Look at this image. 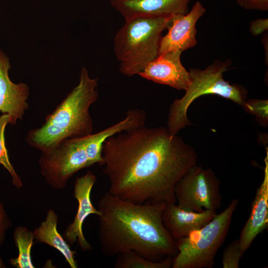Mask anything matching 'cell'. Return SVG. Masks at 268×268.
<instances>
[{
    "instance_id": "17",
    "label": "cell",
    "mask_w": 268,
    "mask_h": 268,
    "mask_svg": "<svg viewBox=\"0 0 268 268\" xmlns=\"http://www.w3.org/2000/svg\"><path fill=\"white\" fill-rule=\"evenodd\" d=\"M13 238L18 253L16 258L10 259L11 264L17 268H34L31 256L34 239L33 231L25 226H17L13 232Z\"/></svg>"
},
{
    "instance_id": "21",
    "label": "cell",
    "mask_w": 268,
    "mask_h": 268,
    "mask_svg": "<svg viewBox=\"0 0 268 268\" xmlns=\"http://www.w3.org/2000/svg\"><path fill=\"white\" fill-rule=\"evenodd\" d=\"M246 111L255 115L264 125L268 123V101L252 99L245 101L242 105Z\"/></svg>"
},
{
    "instance_id": "16",
    "label": "cell",
    "mask_w": 268,
    "mask_h": 268,
    "mask_svg": "<svg viewBox=\"0 0 268 268\" xmlns=\"http://www.w3.org/2000/svg\"><path fill=\"white\" fill-rule=\"evenodd\" d=\"M58 219L54 210H49L46 219L33 231L34 239L38 242L45 243L55 248L63 255L70 268H77L75 252L70 249V245L57 230Z\"/></svg>"
},
{
    "instance_id": "5",
    "label": "cell",
    "mask_w": 268,
    "mask_h": 268,
    "mask_svg": "<svg viewBox=\"0 0 268 268\" xmlns=\"http://www.w3.org/2000/svg\"><path fill=\"white\" fill-rule=\"evenodd\" d=\"M170 16L125 20L114 38V51L122 74H138L159 56L162 33L167 28Z\"/></svg>"
},
{
    "instance_id": "13",
    "label": "cell",
    "mask_w": 268,
    "mask_h": 268,
    "mask_svg": "<svg viewBox=\"0 0 268 268\" xmlns=\"http://www.w3.org/2000/svg\"><path fill=\"white\" fill-rule=\"evenodd\" d=\"M191 0H110L125 20L143 16H170L186 14Z\"/></svg>"
},
{
    "instance_id": "7",
    "label": "cell",
    "mask_w": 268,
    "mask_h": 268,
    "mask_svg": "<svg viewBox=\"0 0 268 268\" xmlns=\"http://www.w3.org/2000/svg\"><path fill=\"white\" fill-rule=\"evenodd\" d=\"M238 204L237 199H233L222 212L216 214L204 226L176 240L178 252L173 258L172 268H212Z\"/></svg>"
},
{
    "instance_id": "11",
    "label": "cell",
    "mask_w": 268,
    "mask_h": 268,
    "mask_svg": "<svg viewBox=\"0 0 268 268\" xmlns=\"http://www.w3.org/2000/svg\"><path fill=\"white\" fill-rule=\"evenodd\" d=\"M182 52L173 50L158 56L138 75L155 83L167 85L178 90H186L191 81L189 71L181 61Z\"/></svg>"
},
{
    "instance_id": "10",
    "label": "cell",
    "mask_w": 268,
    "mask_h": 268,
    "mask_svg": "<svg viewBox=\"0 0 268 268\" xmlns=\"http://www.w3.org/2000/svg\"><path fill=\"white\" fill-rule=\"evenodd\" d=\"M96 180V176L91 171H87L84 175L76 178L73 196L78 203L77 210L73 221L67 227L63 236L69 245L78 242L83 251L92 249L91 245L83 235L84 221L89 215L93 214L99 216L100 214L91 200V190Z\"/></svg>"
},
{
    "instance_id": "9",
    "label": "cell",
    "mask_w": 268,
    "mask_h": 268,
    "mask_svg": "<svg viewBox=\"0 0 268 268\" xmlns=\"http://www.w3.org/2000/svg\"><path fill=\"white\" fill-rule=\"evenodd\" d=\"M205 11L202 4L197 1L187 13L171 15L167 26V33L161 41L159 56L173 50L183 52L195 46L196 23Z\"/></svg>"
},
{
    "instance_id": "3",
    "label": "cell",
    "mask_w": 268,
    "mask_h": 268,
    "mask_svg": "<svg viewBox=\"0 0 268 268\" xmlns=\"http://www.w3.org/2000/svg\"><path fill=\"white\" fill-rule=\"evenodd\" d=\"M97 85L98 78H91L82 67L78 84L46 117L41 127L29 131L26 142L44 152L64 140L92 134L93 121L89 108L98 99Z\"/></svg>"
},
{
    "instance_id": "20",
    "label": "cell",
    "mask_w": 268,
    "mask_h": 268,
    "mask_svg": "<svg viewBox=\"0 0 268 268\" xmlns=\"http://www.w3.org/2000/svg\"><path fill=\"white\" fill-rule=\"evenodd\" d=\"M244 253L239 240L233 241L224 250L222 260L223 268H238L240 260Z\"/></svg>"
},
{
    "instance_id": "2",
    "label": "cell",
    "mask_w": 268,
    "mask_h": 268,
    "mask_svg": "<svg viewBox=\"0 0 268 268\" xmlns=\"http://www.w3.org/2000/svg\"><path fill=\"white\" fill-rule=\"evenodd\" d=\"M165 203L139 204L106 192L98 202V234L102 253L116 256L133 251L148 260L174 257L178 250L162 220Z\"/></svg>"
},
{
    "instance_id": "6",
    "label": "cell",
    "mask_w": 268,
    "mask_h": 268,
    "mask_svg": "<svg viewBox=\"0 0 268 268\" xmlns=\"http://www.w3.org/2000/svg\"><path fill=\"white\" fill-rule=\"evenodd\" d=\"M230 65V61L216 60L204 69H189L191 84L185 95L174 100L169 109L167 129L171 134H177L181 129L190 124L187 116L188 109L193 101L202 95H217L238 104H244L246 90L223 79V73Z\"/></svg>"
},
{
    "instance_id": "1",
    "label": "cell",
    "mask_w": 268,
    "mask_h": 268,
    "mask_svg": "<svg viewBox=\"0 0 268 268\" xmlns=\"http://www.w3.org/2000/svg\"><path fill=\"white\" fill-rule=\"evenodd\" d=\"M102 169L108 192L134 203H176L178 181L196 164L194 149L165 127L143 126L109 137Z\"/></svg>"
},
{
    "instance_id": "24",
    "label": "cell",
    "mask_w": 268,
    "mask_h": 268,
    "mask_svg": "<svg viewBox=\"0 0 268 268\" xmlns=\"http://www.w3.org/2000/svg\"><path fill=\"white\" fill-rule=\"evenodd\" d=\"M268 28V18L259 19L251 22L250 31L254 36H258L267 30Z\"/></svg>"
},
{
    "instance_id": "15",
    "label": "cell",
    "mask_w": 268,
    "mask_h": 268,
    "mask_svg": "<svg viewBox=\"0 0 268 268\" xmlns=\"http://www.w3.org/2000/svg\"><path fill=\"white\" fill-rule=\"evenodd\" d=\"M216 211L204 210L197 212L180 208L176 203H166L162 220L172 238L177 240L200 229L216 214Z\"/></svg>"
},
{
    "instance_id": "14",
    "label": "cell",
    "mask_w": 268,
    "mask_h": 268,
    "mask_svg": "<svg viewBox=\"0 0 268 268\" xmlns=\"http://www.w3.org/2000/svg\"><path fill=\"white\" fill-rule=\"evenodd\" d=\"M263 181L258 188L252 203L249 217L238 239L242 250L245 252L257 236L268 225V150L265 158Z\"/></svg>"
},
{
    "instance_id": "12",
    "label": "cell",
    "mask_w": 268,
    "mask_h": 268,
    "mask_svg": "<svg viewBox=\"0 0 268 268\" xmlns=\"http://www.w3.org/2000/svg\"><path fill=\"white\" fill-rule=\"evenodd\" d=\"M10 67L9 58L0 49V112L7 114L9 123L14 125L22 119L28 107L29 89L25 83L11 81L8 75Z\"/></svg>"
},
{
    "instance_id": "18",
    "label": "cell",
    "mask_w": 268,
    "mask_h": 268,
    "mask_svg": "<svg viewBox=\"0 0 268 268\" xmlns=\"http://www.w3.org/2000/svg\"><path fill=\"white\" fill-rule=\"evenodd\" d=\"M173 258L168 257L161 261H152L133 251L121 253L116 256V268H170Z\"/></svg>"
},
{
    "instance_id": "25",
    "label": "cell",
    "mask_w": 268,
    "mask_h": 268,
    "mask_svg": "<svg viewBox=\"0 0 268 268\" xmlns=\"http://www.w3.org/2000/svg\"><path fill=\"white\" fill-rule=\"evenodd\" d=\"M5 266L0 257V268H5Z\"/></svg>"
},
{
    "instance_id": "4",
    "label": "cell",
    "mask_w": 268,
    "mask_h": 268,
    "mask_svg": "<svg viewBox=\"0 0 268 268\" xmlns=\"http://www.w3.org/2000/svg\"><path fill=\"white\" fill-rule=\"evenodd\" d=\"M122 130L121 124L117 123L94 134L64 140L42 152L39 159L41 175L54 189L64 188L68 180L80 170L94 164L103 166V143Z\"/></svg>"
},
{
    "instance_id": "8",
    "label": "cell",
    "mask_w": 268,
    "mask_h": 268,
    "mask_svg": "<svg viewBox=\"0 0 268 268\" xmlns=\"http://www.w3.org/2000/svg\"><path fill=\"white\" fill-rule=\"evenodd\" d=\"M174 194L176 204L188 211H216L221 205L219 179L211 169L196 164L178 181Z\"/></svg>"
},
{
    "instance_id": "23",
    "label": "cell",
    "mask_w": 268,
    "mask_h": 268,
    "mask_svg": "<svg viewBox=\"0 0 268 268\" xmlns=\"http://www.w3.org/2000/svg\"><path fill=\"white\" fill-rule=\"evenodd\" d=\"M11 226V222L6 211L0 201V246L4 241L6 230Z\"/></svg>"
},
{
    "instance_id": "22",
    "label": "cell",
    "mask_w": 268,
    "mask_h": 268,
    "mask_svg": "<svg viewBox=\"0 0 268 268\" xmlns=\"http://www.w3.org/2000/svg\"><path fill=\"white\" fill-rule=\"evenodd\" d=\"M241 7L248 10L267 11L268 0H234Z\"/></svg>"
},
{
    "instance_id": "19",
    "label": "cell",
    "mask_w": 268,
    "mask_h": 268,
    "mask_svg": "<svg viewBox=\"0 0 268 268\" xmlns=\"http://www.w3.org/2000/svg\"><path fill=\"white\" fill-rule=\"evenodd\" d=\"M7 124H9V116L7 114H2L0 116V164L11 175L12 184L17 189H20L23 186V183L10 162L5 144L4 131Z\"/></svg>"
}]
</instances>
